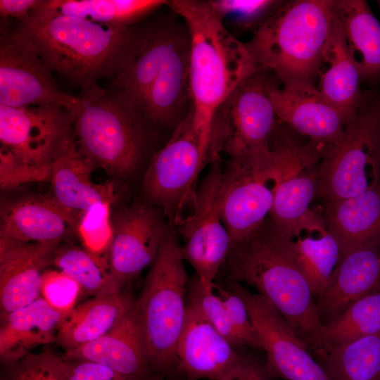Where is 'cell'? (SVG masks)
<instances>
[{
	"label": "cell",
	"instance_id": "6da1fadb",
	"mask_svg": "<svg viewBox=\"0 0 380 380\" xmlns=\"http://www.w3.org/2000/svg\"><path fill=\"white\" fill-rule=\"evenodd\" d=\"M53 73L80 91L115 77L132 61L148 28L113 27L70 15L18 19Z\"/></svg>",
	"mask_w": 380,
	"mask_h": 380
},
{
	"label": "cell",
	"instance_id": "7a4b0ae2",
	"mask_svg": "<svg viewBox=\"0 0 380 380\" xmlns=\"http://www.w3.org/2000/svg\"><path fill=\"white\" fill-rule=\"evenodd\" d=\"M167 4L185 22L193 123L211 147L217 111L241 82L260 70L245 44L229 32L208 1L172 0Z\"/></svg>",
	"mask_w": 380,
	"mask_h": 380
},
{
	"label": "cell",
	"instance_id": "3957f363",
	"mask_svg": "<svg viewBox=\"0 0 380 380\" xmlns=\"http://www.w3.org/2000/svg\"><path fill=\"white\" fill-rule=\"evenodd\" d=\"M224 265L230 281L255 289L302 339L322 326L315 297L290 239L270 217L232 246Z\"/></svg>",
	"mask_w": 380,
	"mask_h": 380
},
{
	"label": "cell",
	"instance_id": "277c9868",
	"mask_svg": "<svg viewBox=\"0 0 380 380\" xmlns=\"http://www.w3.org/2000/svg\"><path fill=\"white\" fill-rule=\"evenodd\" d=\"M335 0L281 1L245 46L260 70L281 84L316 85L334 18Z\"/></svg>",
	"mask_w": 380,
	"mask_h": 380
},
{
	"label": "cell",
	"instance_id": "5b68a950",
	"mask_svg": "<svg viewBox=\"0 0 380 380\" xmlns=\"http://www.w3.org/2000/svg\"><path fill=\"white\" fill-rule=\"evenodd\" d=\"M77 97L74 135L80 153L112 175H132L148 152L153 125L137 104L111 87L96 84Z\"/></svg>",
	"mask_w": 380,
	"mask_h": 380
},
{
	"label": "cell",
	"instance_id": "8992f818",
	"mask_svg": "<svg viewBox=\"0 0 380 380\" xmlns=\"http://www.w3.org/2000/svg\"><path fill=\"white\" fill-rule=\"evenodd\" d=\"M172 224L132 309L153 374L178 369L177 349L186 317L188 275Z\"/></svg>",
	"mask_w": 380,
	"mask_h": 380
},
{
	"label": "cell",
	"instance_id": "52a82bcc",
	"mask_svg": "<svg viewBox=\"0 0 380 380\" xmlns=\"http://www.w3.org/2000/svg\"><path fill=\"white\" fill-rule=\"evenodd\" d=\"M380 183V96L369 97L347 124L341 140L322 158L317 196H354Z\"/></svg>",
	"mask_w": 380,
	"mask_h": 380
},
{
	"label": "cell",
	"instance_id": "ba28073f",
	"mask_svg": "<svg viewBox=\"0 0 380 380\" xmlns=\"http://www.w3.org/2000/svg\"><path fill=\"white\" fill-rule=\"evenodd\" d=\"M279 174V156L271 139L260 150L229 158L222 170L220 208L232 246L251 235L269 217Z\"/></svg>",
	"mask_w": 380,
	"mask_h": 380
},
{
	"label": "cell",
	"instance_id": "9c48e42d",
	"mask_svg": "<svg viewBox=\"0 0 380 380\" xmlns=\"http://www.w3.org/2000/svg\"><path fill=\"white\" fill-rule=\"evenodd\" d=\"M213 158L211 148L194 128L190 108L167 144L150 160L141 188L146 202L172 222L189 205L196 191L194 184Z\"/></svg>",
	"mask_w": 380,
	"mask_h": 380
},
{
	"label": "cell",
	"instance_id": "30bf717a",
	"mask_svg": "<svg viewBox=\"0 0 380 380\" xmlns=\"http://www.w3.org/2000/svg\"><path fill=\"white\" fill-rule=\"evenodd\" d=\"M222 170L220 156H215L207 174L196 189L189 204L190 213L179 215L171 222L184 241L181 246L184 260L207 285L215 283L232 248L220 214Z\"/></svg>",
	"mask_w": 380,
	"mask_h": 380
},
{
	"label": "cell",
	"instance_id": "8fae6325",
	"mask_svg": "<svg viewBox=\"0 0 380 380\" xmlns=\"http://www.w3.org/2000/svg\"><path fill=\"white\" fill-rule=\"evenodd\" d=\"M78 97L61 91L18 19L0 23V104H56L74 111Z\"/></svg>",
	"mask_w": 380,
	"mask_h": 380
},
{
	"label": "cell",
	"instance_id": "7c38bea8",
	"mask_svg": "<svg viewBox=\"0 0 380 380\" xmlns=\"http://www.w3.org/2000/svg\"><path fill=\"white\" fill-rule=\"evenodd\" d=\"M270 82L262 70L244 79L216 113L213 144L229 158L242 157L268 146L276 129L269 94Z\"/></svg>",
	"mask_w": 380,
	"mask_h": 380
},
{
	"label": "cell",
	"instance_id": "4fadbf2b",
	"mask_svg": "<svg viewBox=\"0 0 380 380\" xmlns=\"http://www.w3.org/2000/svg\"><path fill=\"white\" fill-rule=\"evenodd\" d=\"M227 286L246 304L262 343L270 379L329 380L303 339L267 299L236 281H229Z\"/></svg>",
	"mask_w": 380,
	"mask_h": 380
},
{
	"label": "cell",
	"instance_id": "5bb4252c",
	"mask_svg": "<svg viewBox=\"0 0 380 380\" xmlns=\"http://www.w3.org/2000/svg\"><path fill=\"white\" fill-rule=\"evenodd\" d=\"M271 141L278 153L280 174L269 217L288 234L310 210L317 194L319 163L329 147L303 142L277 127Z\"/></svg>",
	"mask_w": 380,
	"mask_h": 380
},
{
	"label": "cell",
	"instance_id": "9a60e30c",
	"mask_svg": "<svg viewBox=\"0 0 380 380\" xmlns=\"http://www.w3.org/2000/svg\"><path fill=\"white\" fill-rule=\"evenodd\" d=\"M74 134L73 112L56 104L12 107L0 104L1 146L34 165L51 163Z\"/></svg>",
	"mask_w": 380,
	"mask_h": 380
},
{
	"label": "cell",
	"instance_id": "2e32d148",
	"mask_svg": "<svg viewBox=\"0 0 380 380\" xmlns=\"http://www.w3.org/2000/svg\"><path fill=\"white\" fill-rule=\"evenodd\" d=\"M177 357L179 370L189 380H234L260 365L241 355L195 306L188 303Z\"/></svg>",
	"mask_w": 380,
	"mask_h": 380
},
{
	"label": "cell",
	"instance_id": "e0dca14e",
	"mask_svg": "<svg viewBox=\"0 0 380 380\" xmlns=\"http://www.w3.org/2000/svg\"><path fill=\"white\" fill-rule=\"evenodd\" d=\"M163 214L146 201L134 202L112 214L113 236L108 260L123 288L157 258L171 224Z\"/></svg>",
	"mask_w": 380,
	"mask_h": 380
},
{
	"label": "cell",
	"instance_id": "ac0fdd59",
	"mask_svg": "<svg viewBox=\"0 0 380 380\" xmlns=\"http://www.w3.org/2000/svg\"><path fill=\"white\" fill-rule=\"evenodd\" d=\"M269 94L277 118L296 133L329 148L342 138L348 122L315 84L270 83Z\"/></svg>",
	"mask_w": 380,
	"mask_h": 380
},
{
	"label": "cell",
	"instance_id": "d6986e66",
	"mask_svg": "<svg viewBox=\"0 0 380 380\" xmlns=\"http://www.w3.org/2000/svg\"><path fill=\"white\" fill-rule=\"evenodd\" d=\"M58 245L0 239V315L41 297L42 275Z\"/></svg>",
	"mask_w": 380,
	"mask_h": 380
},
{
	"label": "cell",
	"instance_id": "ffe728a7",
	"mask_svg": "<svg viewBox=\"0 0 380 380\" xmlns=\"http://www.w3.org/2000/svg\"><path fill=\"white\" fill-rule=\"evenodd\" d=\"M379 286L380 239L343 253L327 286L316 299L322 325Z\"/></svg>",
	"mask_w": 380,
	"mask_h": 380
},
{
	"label": "cell",
	"instance_id": "44dd1931",
	"mask_svg": "<svg viewBox=\"0 0 380 380\" xmlns=\"http://www.w3.org/2000/svg\"><path fill=\"white\" fill-rule=\"evenodd\" d=\"M78 217L51 197H29L1 205L0 239L60 243L76 232Z\"/></svg>",
	"mask_w": 380,
	"mask_h": 380
},
{
	"label": "cell",
	"instance_id": "7402d4cb",
	"mask_svg": "<svg viewBox=\"0 0 380 380\" xmlns=\"http://www.w3.org/2000/svg\"><path fill=\"white\" fill-rule=\"evenodd\" d=\"M190 93L189 40L177 29L162 68L148 91L142 106L153 125L170 126L180 123Z\"/></svg>",
	"mask_w": 380,
	"mask_h": 380
},
{
	"label": "cell",
	"instance_id": "603a6c76",
	"mask_svg": "<svg viewBox=\"0 0 380 380\" xmlns=\"http://www.w3.org/2000/svg\"><path fill=\"white\" fill-rule=\"evenodd\" d=\"M51 165V197L77 217L96 203L115 201L111 183L96 184L91 180L96 167L80 153L73 137L63 142Z\"/></svg>",
	"mask_w": 380,
	"mask_h": 380
},
{
	"label": "cell",
	"instance_id": "cb8c5ba5",
	"mask_svg": "<svg viewBox=\"0 0 380 380\" xmlns=\"http://www.w3.org/2000/svg\"><path fill=\"white\" fill-rule=\"evenodd\" d=\"M361 81L335 15L319 67L316 87L349 122L369 99L361 91Z\"/></svg>",
	"mask_w": 380,
	"mask_h": 380
},
{
	"label": "cell",
	"instance_id": "d4e9b609",
	"mask_svg": "<svg viewBox=\"0 0 380 380\" xmlns=\"http://www.w3.org/2000/svg\"><path fill=\"white\" fill-rule=\"evenodd\" d=\"M63 318L42 297L0 315L1 364L17 362L39 346L56 343Z\"/></svg>",
	"mask_w": 380,
	"mask_h": 380
},
{
	"label": "cell",
	"instance_id": "484cf974",
	"mask_svg": "<svg viewBox=\"0 0 380 380\" xmlns=\"http://www.w3.org/2000/svg\"><path fill=\"white\" fill-rule=\"evenodd\" d=\"M63 357L106 365L127 380H144L153 374L132 310L110 331L92 342L65 351Z\"/></svg>",
	"mask_w": 380,
	"mask_h": 380
},
{
	"label": "cell",
	"instance_id": "4316f807",
	"mask_svg": "<svg viewBox=\"0 0 380 380\" xmlns=\"http://www.w3.org/2000/svg\"><path fill=\"white\" fill-rule=\"evenodd\" d=\"M286 234L317 299L338 265L340 245L327 229L322 212L312 209Z\"/></svg>",
	"mask_w": 380,
	"mask_h": 380
},
{
	"label": "cell",
	"instance_id": "83f0119b",
	"mask_svg": "<svg viewBox=\"0 0 380 380\" xmlns=\"http://www.w3.org/2000/svg\"><path fill=\"white\" fill-rule=\"evenodd\" d=\"M135 303L132 293L94 297L79 303L62 320L56 343L65 352L92 342L118 326L131 312Z\"/></svg>",
	"mask_w": 380,
	"mask_h": 380
},
{
	"label": "cell",
	"instance_id": "f1b7e54d",
	"mask_svg": "<svg viewBox=\"0 0 380 380\" xmlns=\"http://www.w3.org/2000/svg\"><path fill=\"white\" fill-rule=\"evenodd\" d=\"M325 224L338 241L342 254L380 239V183L362 194L324 201Z\"/></svg>",
	"mask_w": 380,
	"mask_h": 380
},
{
	"label": "cell",
	"instance_id": "f546056e",
	"mask_svg": "<svg viewBox=\"0 0 380 380\" xmlns=\"http://www.w3.org/2000/svg\"><path fill=\"white\" fill-rule=\"evenodd\" d=\"M349 54L362 80L380 79V21L365 0H335Z\"/></svg>",
	"mask_w": 380,
	"mask_h": 380
},
{
	"label": "cell",
	"instance_id": "4dcf8cb0",
	"mask_svg": "<svg viewBox=\"0 0 380 380\" xmlns=\"http://www.w3.org/2000/svg\"><path fill=\"white\" fill-rule=\"evenodd\" d=\"M380 333V288L350 305L332 320L303 338L315 356L336 346Z\"/></svg>",
	"mask_w": 380,
	"mask_h": 380
},
{
	"label": "cell",
	"instance_id": "1f68e13d",
	"mask_svg": "<svg viewBox=\"0 0 380 380\" xmlns=\"http://www.w3.org/2000/svg\"><path fill=\"white\" fill-rule=\"evenodd\" d=\"M177 30L167 25L150 27L137 55L114 77L109 87L122 93L142 109L144 101L162 68Z\"/></svg>",
	"mask_w": 380,
	"mask_h": 380
},
{
	"label": "cell",
	"instance_id": "d6a6232c",
	"mask_svg": "<svg viewBox=\"0 0 380 380\" xmlns=\"http://www.w3.org/2000/svg\"><path fill=\"white\" fill-rule=\"evenodd\" d=\"M167 3L163 0H42L30 13L75 16L108 26L127 27Z\"/></svg>",
	"mask_w": 380,
	"mask_h": 380
},
{
	"label": "cell",
	"instance_id": "836d02e7",
	"mask_svg": "<svg viewBox=\"0 0 380 380\" xmlns=\"http://www.w3.org/2000/svg\"><path fill=\"white\" fill-rule=\"evenodd\" d=\"M313 357L329 380H377L380 376V333Z\"/></svg>",
	"mask_w": 380,
	"mask_h": 380
},
{
	"label": "cell",
	"instance_id": "e575fe53",
	"mask_svg": "<svg viewBox=\"0 0 380 380\" xmlns=\"http://www.w3.org/2000/svg\"><path fill=\"white\" fill-rule=\"evenodd\" d=\"M53 264L77 282L82 296H106L125 289L114 275L108 259L83 247L58 248Z\"/></svg>",
	"mask_w": 380,
	"mask_h": 380
},
{
	"label": "cell",
	"instance_id": "d590c367",
	"mask_svg": "<svg viewBox=\"0 0 380 380\" xmlns=\"http://www.w3.org/2000/svg\"><path fill=\"white\" fill-rule=\"evenodd\" d=\"M111 205L99 202L91 205L79 215L76 227L82 247L108 259L113 236Z\"/></svg>",
	"mask_w": 380,
	"mask_h": 380
},
{
	"label": "cell",
	"instance_id": "8d00e7d4",
	"mask_svg": "<svg viewBox=\"0 0 380 380\" xmlns=\"http://www.w3.org/2000/svg\"><path fill=\"white\" fill-rule=\"evenodd\" d=\"M214 285L203 284L195 275L188 285L187 303L195 306L205 319L236 348H241L225 305Z\"/></svg>",
	"mask_w": 380,
	"mask_h": 380
},
{
	"label": "cell",
	"instance_id": "74e56055",
	"mask_svg": "<svg viewBox=\"0 0 380 380\" xmlns=\"http://www.w3.org/2000/svg\"><path fill=\"white\" fill-rule=\"evenodd\" d=\"M3 368L6 380H68L63 357L49 350L31 353Z\"/></svg>",
	"mask_w": 380,
	"mask_h": 380
},
{
	"label": "cell",
	"instance_id": "f35d334b",
	"mask_svg": "<svg viewBox=\"0 0 380 380\" xmlns=\"http://www.w3.org/2000/svg\"><path fill=\"white\" fill-rule=\"evenodd\" d=\"M208 1L215 15L222 22L227 19L240 27L251 28L254 31L281 2L272 0H210Z\"/></svg>",
	"mask_w": 380,
	"mask_h": 380
},
{
	"label": "cell",
	"instance_id": "ab89813d",
	"mask_svg": "<svg viewBox=\"0 0 380 380\" xmlns=\"http://www.w3.org/2000/svg\"><path fill=\"white\" fill-rule=\"evenodd\" d=\"M52 165H34L0 148V188L10 190L23 184L51 181Z\"/></svg>",
	"mask_w": 380,
	"mask_h": 380
},
{
	"label": "cell",
	"instance_id": "60d3db41",
	"mask_svg": "<svg viewBox=\"0 0 380 380\" xmlns=\"http://www.w3.org/2000/svg\"><path fill=\"white\" fill-rule=\"evenodd\" d=\"M81 296L80 286L70 276L58 269L44 271L41 283V297L64 317L78 305Z\"/></svg>",
	"mask_w": 380,
	"mask_h": 380
},
{
	"label": "cell",
	"instance_id": "b9f144b4",
	"mask_svg": "<svg viewBox=\"0 0 380 380\" xmlns=\"http://www.w3.org/2000/svg\"><path fill=\"white\" fill-rule=\"evenodd\" d=\"M214 289L222 300L230 323L241 347L248 346L263 350L262 343L251 320L248 311L242 298L226 287L215 283Z\"/></svg>",
	"mask_w": 380,
	"mask_h": 380
},
{
	"label": "cell",
	"instance_id": "7bdbcfd3",
	"mask_svg": "<svg viewBox=\"0 0 380 380\" xmlns=\"http://www.w3.org/2000/svg\"><path fill=\"white\" fill-rule=\"evenodd\" d=\"M63 358L68 380H127L106 365L89 360Z\"/></svg>",
	"mask_w": 380,
	"mask_h": 380
},
{
	"label": "cell",
	"instance_id": "ee69618b",
	"mask_svg": "<svg viewBox=\"0 0 380 380\" xmlns=\"http://www.w3.org/2000/svg\"><path fill=\"white\" fill-rule=\"evenodd\" d=\"M42 2V0H1L0 15L3 19H22Z\"/></svg>",
	"mask_w": 380,
	"mask_h": 380
},
{
	"label": "cell",
	"instance_id": "f6af8a7d",
	"mask_svg": "<svg viewBox=\"0 0 380 380\" xmlns=\"http://www.w3.org/2000/svg\"><path fill=\"white\" fill-rule=\"evenodd\" d=\"M269 379L265 365L264 366L260 365L244 376L234 380H268Z\"/></svg>",
	"mask_w": 380,
	"mask_h": 380
},
{
	"label": "cell",
	"instance_id": "bcb514c9",
	"mask_svg": "<svg viewBox=\"0 0 380 380\" xmlns=\"http://www.w3.org/2000/svg\"><path fill=\"white\" fill-rule=\"evenodd\" d=\"M144 380H164V379H163V377L158 374H151L148 377H146Z\"/></svg>",
	"mask_w": 380,
	"mask_h": 380
},
{
	"label": "cell",
	"instance_id": "7dc6e473",
	"mask_svg": "<svg viewBox=\"0 0 380 380\" xmlns=\"http://www.w3.org/2000/svg\"><path fill=\"white\" fill-rule=\"evenodd\" d=\"M377 4H378V5H379V10H380V0H379V1H377Z\"/></svg>",
	"mask_w": 380,
	"mask_h": 380
},
{
	"label": "cell",
	"instance_id": "c3c4849f",
	"mask_svg": "<svg viewBox=\"0 0 380 380\" xmlns=\"http://www.w3.org/2000/svg\"><path fill=\"white\" fill-rule=\"evenodd\" d=\"M0 380H6L3 376H1Z\"/></svg>",
	"mask_w": 380,
	"mask_h": 380
},
{
	"label": "cell",
	"instance_id": "681fc988",
	"mask_svg": "<svg viewBox=\"0 0 380 380\" xmlns=\"http://www.w3.org/2000/svg\"><path fill=\"white\" fill-rule=\"evenodd\" d=\"M268 380H274V379H269Z\"/></svg>",
	"mask_w": 380,
	"mask_h": 380
},
{
	"label": "cell",
	"instance_id": "f907efd6",
	"mask_svg": "<svg viewBox=\"0 0 380 380\" xmlns=\"http://www.w3.org/2000/svg\"><path fill=\"white\" fill-rule=\"evenodd\" d=\"M377 380H380V376H379V378Z\"/></svg>",
	"mask_w": 380,
	"mask_h": 380
}]
</instances>
